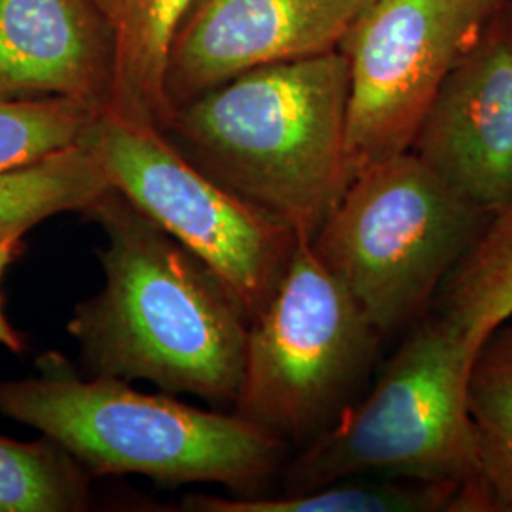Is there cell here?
<instances>
[{"instance_id": "17", "label": "cell", "mask_w": 512, "mask_h": 512, "mask_svg": "<svg viewBox=\"0 0 512 512\" xmlns=\"http://www.w3.org/2000/svg\"><path fill=\"white\" fill-rule=\"evenodd\" d=\"M90 478L48 437L21 442L0 435V512L88 511Z\"/></svg>"}, {"instance_id": "19", "label": "cell", "mask_w": 512, "mask_h": 512, "mask_svg": "<svg viewBox=\"0 0 512 512\" xmlns=\"http://www.w3.org/2000/svg\"><path fill=\"white\" fill-rule=\"evenodd\" d=\"M21 253V238L8 239L0 243V346L10 349L14 353H23L27 348V340L19 330L12 327L10 319L4 313V298H2V281L8 268L16 262Z\"/></svg>"}, {"instance_id": "14", "label": "cell", "mask_w": 512, "mask_h": 512, "mask_svg": "<svg viewBox=\"0 0 512 512\" xmlns=\"http://www.w3.org/2000/svg\"><path fill=\"white\" fill-rule=\"evenodd\" d=\"M467 408L475 429L480 507L512 512V319L476 351Z\"/></svg>"}, {"instance_id": "2", "label": "cell", "mask_w": 512, "mask_h": 512, "mask_svg": "<svg viewBox=\"0 0 512 512\" xmlns=\"http://www.w3.org/2000/svg\"><path fill=\"white\" fill-rule=\"evenodd\" d=\"M348 59L342 50L258 67L175 110L194 164L313 238L348 186Z\"/></svg>"}, {"instance_id": "18", "label": "cell", "mask_w": 512, "mask_h": 512, "mask_svg": "<svg viewBox=\"0 0 512 512\" xmlns=\"http://www.w3.org/2000/svg\"><path fill=\"white\" fill-rule=\"evenodd\" d=\"M99 112L65 97H0V171L84 143Z\"/></svg>"}, {"instance_id": "15", "label": "cell", "mask_w": 512, "mask_h": 512, "mask_svg": "<svg viewBox=\"0 0 512 512\" xmlns=\"http://www.w3.org/2000/svg\"><path fill=\"white\" fill-rule=\"evenodd\" d=\"M112 190L109 175L86 143L31 164L0 171V243L21 238L59 213H86Z\"/></svg>"}, {"instance_id": "7", "label": "cell", "mask_w": 512, "mask_h": 512, "mask_svg": "<svg viewBox=\"0 0 512 512\" xmlns=\"http://www.w3.org/2000/svg\"><path fill=\"white\" fill-rule=\"evenodd\" d=\"M84 143L112 188L219 275L251 319L268 304L300 238L287 224L205 173L162 129L101 110Z\"/></svg>"}, {"instance_id": "4", "label": "cell", "mask_w": 512, "mask_h": 512, "mask_svg": "<svg viewBox=\"0 0 512 512\" xmlns=\"http://www.w3.org/2000/svg\"><path fill=\"white\" fill-rule=\"evenodd\" d=\"M478 348L442 313L420 323L361 401L321 429L285 469L287 492L348 476L452 482L476 494L467 378Z\"/></svg>"}, {"instance_id": "5", "label": "cell", "mask_w": 512, "mask_h": 512, "mask_svg": "<svg viewBox=\"0 0 512 512\" xmlns=\"http://www.w3.org/2000/svg\"><path fill=\"white\" fill-rule=\"evenodd\" d=\"M490 217L410 150L359 171L310 241L384 336L420 315Z\"/></svg>"}, {"instance_id": "13", "label": "cell", "mask_w": 512, "mask_h": 512, "mask_svg": "<svg viewBox=\"0 0 512 512\" xmlns=\"http://www.w3.org/2000/svg\"><path fill=\"white\" fill-rule=\"evenodd\" d=\"M184 511L198 512H448L476 511L467 486L391 476H348L311 490L279 495L190 494Z\"/></svg>"}, {"instance_id": "3", "label": "cell", "mask_w": 512, "mask_h": 512, "mask_svg": "<svg viewBox=\"0 0 512 512\" xmlns=\"http://www.w3.org/2000/svg\"><path fill=\"white\" fill-rule=\"evenodd\" d=\"M35 368V376L0 382V416L54 440L92 476H147L165 486L215 482L256 495L289 444L238 412L82 376L59 351L42 353Z\"/></svg>"}, {"instance_id": "20", "label": "cell", "mask_w": 512, "mask_h": 512, "mask_svg": "<svg viewBox=\"0 0 512 512\" xmlns=\"http://www.w3.org/2000/svg\"><path fill=\"white\" fill-rule=\"evenodd\" d=\"M509 16H511V19H512V12H511V14H509Z\"/></svg>"}, {"instance_id": "10", "label": "cell", "mask_w": 512, "mask_h": 512, "mask_svg": "<svg viewBox=\"0 0 512 512\" xmlns=\"http://www.w3.org/2000/svg\"><path fill=\"white\" fill-rule=\"evenodd\" d=\"M370 0H196L175 40V110L258 67L340 50Z\"/></svg>"}, {"instance_id": "8", "label": "cell", "mask_w": 512, "mask_h": 512, "mask_svg": "<svg viewBox=\"0 0 512 512\" xmlns=\"http://www.w3.org/2000/svg\"><path fill=\"white\" fill-rule=\"evenodd\" d=\"M501 0H370L348 59V177L410 152L444 78Z\"/></svg>"}, {"instance_id": "12", "label": "cell", "mask_w": 512, "mask_h": 512, "mask_svg": "<svg viewBox=\"0 0 512 512\" xmlns=\"http://www.w3.org/2000/svg\"><path fill=\"white\" fill-rule=\"evenodd\" d=\"M110 35L105 109L141 126L165 131L175 107L167 73L175 40L196 0H93Z\"/></svg>"}, {"instance_id": "1", "label": "cell", "mask_w": 512, "mask_h": 512, "mask_svg": "<svg viewBox=\"0 0 512 512\" xmlns=\"http://www.w3.org/2000/svg\"><path fill=\"white\" fill-rule=\"evenodd\" d=\"M84 215L107 236L105 285L67 325L86 374L236 404L251 327L238 296L118 190Z\"/></svg>"}, {"instance_id": "11", "label": "cell", "mask_w": 512, "mask_h": 512, "mask_svg": "<svg viewBox=\"0 0 512 512\" xmlns=\"http://www.w3.org/2000/svg\"><path fill=\"white\" fill-rule=\"evenodd\" d=\"M93 0H0V97H65L105 109L110 59Z\"/></svg>"}, {"instance_id": "21", "label": "cell", "mask_w": 512, "mask_h": 512, "mask_svg": "<svg viewBox=\"0 0 512 512\" xmlns=\"http://www.w3.org/2000/svg\"><path fill=\"white\" fill-rule=\"evenodd\" d=\"M501 2H505V0H501Z\"/></svg>"}, {"instance_id": "6", "label": "cell", "mask_w": 512, "mask_h": 512, "mask_svg": "<svg viewBox=\"0 0 512 512\" xmlns=\"http://www.w3.org/2000/svg\"><path fill=\"white\" fill-rule=\"evenodd\" d=\"M380 338L300 236L275 293L251 319L236 412L287 442L317 435Z\"/></svg>"}, {"instance_id": "16", "label": "cell", "mask_w": 512, "mask_h": 512, "mask_svg": "<svg viewBox=\"0 0 512 512\" xmlns=\"http://www.w3.org/2000/svg\"><path fill=\"white\" fill-rule=\"evenodd\" d=\"M439 313L476 348L512 319V202L488 219L444 281Z\"/></svg>"}, {"instance_id": "9", "label": "cell", "mask_w": 512, "mask_h": 512, "mask_svg": "<svg viewBox=\"0 0 512 512\" xmlns=\"http://www.w3.org/2000/svg\"><path fill=\"white\" fill-rule=\"evenodd\" d=\"M410 150L480 211L512 202V19L501 8L444 78Z\"/></svg>"}]
</instances>
